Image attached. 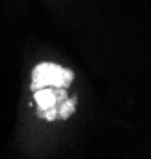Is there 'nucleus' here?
Masks as SVG:
<instances>
[{
    "instance_id": "2",
    "label": "nucleus",
    "mask_w": 151,
    "mask_h": 159,
    "mask_svg": "<svg viewBox=\"0 0 151 159\" xmlns=\"http://www.w3.org/2000/svg\"><path fill=\"white\" fill-rule=\"evenodd\" d=\"M75 99H65L59 107H57V116H61L62 119H67L73 111H75Z\"/></svg>"
},
{
    "instance_id": "1",
    "label": "nucleus",
    "mask_w": 151,
    "mask_h": 159,
    "mask_svg": "<svg viewBox=\"0 0 151 159\" xmlns=\"http://www.w3.org/2000/svg\"><path fill=\"white\" fill-rule=\"evenodd\" d=\"M73 72L64 69L57 64L42 62L38 64L32 72V83L30 89L37 91L42 88H68L72 84Z\"/></svg>"
}]
</instances>
